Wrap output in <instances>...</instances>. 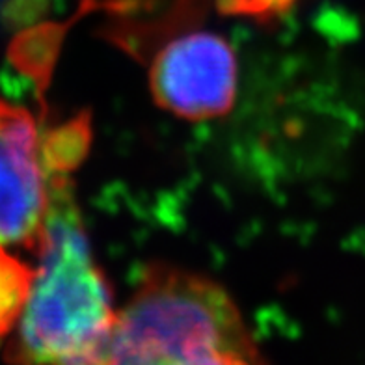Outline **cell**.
<instances>
[{
	"instance_id": "6da1fadb",
	"label": "cell",
	"mask_w": 365,
	"mask_h": 365,
	"mask_svg": "<svg viewBox=\"0 0 365 365\" xmlns=\"http://www.w3.org/2000/svg\"><path fill=\"white\" fill-rule=\"evenodd\" d=\"M63 173L51 178V209L38 246L39 267L8 360L101 364L114 328L112 291L93 261Z\"/></svg>"
},
{
	"instance_id": "7a4b0ae2",
	"label": "cell",
	"mask_w": 365,
	"mask_h": 365,
	"mask_svg": "<svg viewBox=\"0 0 365 365\" xmlns=\"http://www.w3.org/2000/svg\"><path fill=\"white\" fill-rule=\"evenodd\" d=\"M261 361L237 304L212 279L149 264L115 315L101 364L239 365Z\"/></svg>"
},
{
	"instance_id": "3957f363",
	"label": "cell",
	"mask_w": 365,
	"mask_h": 365,
	"mask_svg": "<svg viewBox=\"0 0 365 365\" xmlns=\"http://www.w3.org/2000/svg\"><path fill=\"white\" fill-rule=\"evenodd\" d=\"M149 82L155 101L164 110L187 120L217 118L235 101V53L217 34L182 36L157 53Z\"/></svg>"
},
{
	"instance_id": "277c9868",
	"label": "cell",
	"mask_w": 365,
	"mask_h": 365,
	"mask_svg": "<svg viewBox=\"0 0 365 365\" xmlns=\"http://www.w3.org/2000/svg\"><path fill=\"white\" fill-rule=\"evenodd\" d=\"M48 209L51 173L34 118L0 99V242L38 250Z\"/></svg>"
},
{
	"instance_id": "5b68a950",
	"label": "cell",
	"mask_w": 365,
	"mask_h": 365,
	"mask_svg": "<svg viewBox=\"0 0 365 365\" xmlns=\"http://www.w3.org/2000/svg\"><path fill=\"white\" fill-rule=\"evenodd\" d=\"M36 270L17 259L0 242V337L8 336L19 322L29 302Z\"/></svg>"
}]
</instances>
